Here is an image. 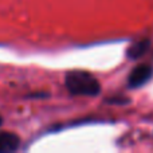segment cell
Here are the masks:
<instances>
[{
    "label": "cell",
    "mask_w": 153,
    "mask_h": 153,
    "mask_svg": "<svg viewBox=\"0 0 153 153\" xmlns=\"http://www.w3.org/2000/svg\"><path fill=\"white\" fill-rule=\"evenodd\" d=\"M67 90L74 95L83 97H95L101 91V85L94 75L82 70H74L67 73L65 79Z\"/></svg>",
    "instance_id": "1"
},
{
    "label": "cell",
    "mask_w": 153,
    "mask_h": 153,
    "mask_svg": "<svg viewBox=\"0 0 153 153\" xmlns=\"http://www.w3.org/2000/svg\"><path fill=\"white\" fill-rule=\"evenodd\" d=\"M152 76H153V67L151 65H141V66H137L129 74L128 86H129L130 89H138V87L144 86L145 83H148Z\"/></svg>",
    "instance_id": "2"
},
{
    "label": "cell",
    "mask_w": 153,
    "mask_h": 153,
    "mask_svg": "<svg viewBox=\"0 0 153 153\" xmlns=\"http://www.w3.org/2000/svg\"><path fill=\"white\" fill-rule=\"evenodd\" d=\"M20 140L15 133L0 132V152H13L19 148Z\"/></svg>",
    "instance_id": "3"
},
{
    "label": "cell",
    "mask_w": 153,
    "mask_h": 153,
    "mask_svg": "<svg viewBox=\"0 0 153 153\" xmlns=\"http://www.w3.org/2000/svg\"><path fill=\"white\" fill-rule=\"evenodd\" d=\"M149 46H151V42L148 39L145 40H140V42H136L128 48L126 55L129 59H138L140 56H143L144 54L148 51Z\"/></svg>",
    "instance_id": "4"
},
{
    "label": "cell",
    "mask_w": 153,
    "mask_h": 153,
    "mask_svg": "<svg viewBox=\"0 0 153 153\" xmlns=\"http://www.w3.org/2000/svg\"><path fill=\"white\" fill-rule=\"evenodd\" d=\"M1 122H3V120H1V116H0V125H1Z\"/></svg>",
    "instance_id": "5"
}]
</instances>
